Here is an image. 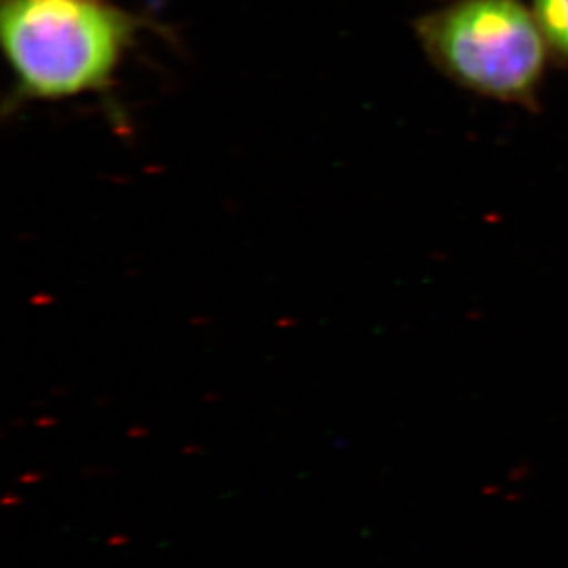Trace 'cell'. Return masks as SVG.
<instances>
[{
	"mask_svg": "<svg viewBox=\"0 0 568 568\" xmlns=\"http://www.w3.org/2000/svg\"><path fill=\"white\" fill-rule=\"evenodd\" d=\"M427 60L477 97L539 111L552 54L526 0H447L414 21Z\"/></svg>",
	"mask_w": 568,
	"mask_h": 568,
	"instance_id": "cell-2",
	"label": "cell"
},
{
	"mask_svg": "<svg viewBox=\"0 0 568 568\" xmlns=\"http://www.w3.org/2000/svg\"><path fill=\"white\" fill-rule=\"evenodd\" d=\"M139 21L103 0H4L0 38L17 91L58 100L102 91Z\"/></svg>",
	"mask_w": 568,
	"mask_h": 568,
	"instance_id": "cell-1",
	"label": "cell"
},
{
	"mask_svg": "<svg viewBox=\"0 0 568 568\" xmlns=\"http://www.w3.org/2000/svg\"><path fill=\"white\" fill-rule=\"evenodd\" d=\"M554 63L568 67V0H526Z\"/></svg>",
	"mask_w": 568,
	"mask_h": 568,
	"instance_id": "cell-3",
	"label": "cell"
}]
</instances>
